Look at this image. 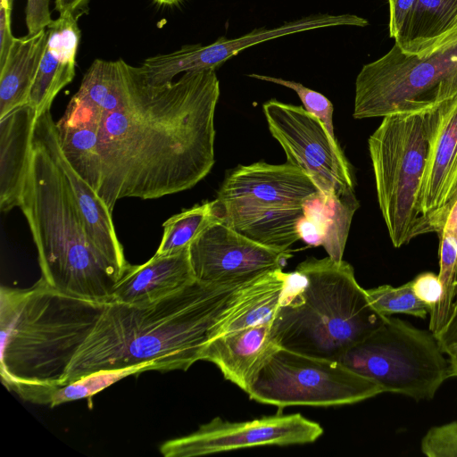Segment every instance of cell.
Masks as SVG:
<instances>
[{
  "label": "cell",
  "mask_w": 457,
  "mask_h": 457,
  "mask_svg": "<svg viewBox=\"0 0 457 457\" xmlns=\"http://www.w3.org/2000/svg\"><path fill=\"white\" fill-rule=\"evenodd\" d=\"M271 136L287 162L305 172L323 195L354 191L353 167L337 139L303 106L270 99L262 104Z\"/></svg>",
  "instance_id": "obj_10"
},
{
  "label": "cell",
  "mask_w": 457,
  "mask_h": 457,
  "mask_svg": "<svg viewBox=\"0 0 457 457\" xmlns=\"http://www.w3.org/2000/svg\"><path fill=\"white\" fill-rule=\"evenodd\" d=\"M257 278L230 283L195 280L145 306L107 302L62 386L95 371L145 363L162 372L187 370L201 361L216 327Z\"/></svg>",
  "instance_id": "obj_2"
},
{
  "label": "cell",
  "mask_w": 457,
  "mask_h": 457,
  "mask_svg": "<svg viewBox=\"0 0 457 457\" xmlns=\"http://www.w3.org/2000/svg\"><path fill=\"white\" fill-rule=\"evenodd\" d=\"M107 302L62 293L40 278L0 289V375L6 389L47 404Z\"/></svg>",
  "instance_id": "obj_4"
},
{
  "label": "cell",
  "mask_w": 457,
  "mask_h": 457,
  "mask_svg": "<svg viewBox=\"0 0 457 457\" xmlns=\"http://www.w3.org/2000/svg\"><path fill=\"white\" fill-rule=\"evenodd\" d=\"M456 31L457 0H417L395 44L405 54L425 55Z\"/></svg>",
  "instance_id": "obj_23"
},
{
  "label": "cell",
  "mask_w": 457,
  "mask_h": 457,
  "mask_svg": "<svg viewBox=\"0 0 457 457\" xmlns=\"http://www.w3.org/2000/svg\"><path fill=\"white\" fill-rule=\"evenodd\" d=\"M417 0H388L389 34L395 38L405 27Z\"/></svg>",
  "instance_id": "obj_32"
},
{
  "label": "cell",
  "mask_w": 457,
  "mask_h": 457,
  "mask_svg": "<svg viewBox=\"0 0 457 457\" xmlns=\"http://www.w3.org/2000/svg\"><path fill=\"white\" fill-rule=\"evenodd\" d=\"M49 3L50 0H27L25 21L28 33L46 29L52 21Z\"/></svg>",
  "instance_id": "obj_31"
},
{
  "label": "cell",
  "mask_w": 457,
  "mask_h": 457,
  "mask_svg": "<svg viewBox=\"0 0 457 457\" xmlns=\"http://www.w3.org/2000/svg\"><path fill=\"white\" fill-rule=\"evenodd\" d=\"M322 433L319 423L300 413L238 422L216 417L189 435L162 443L160 452L165 457H196L253 446L308 444Z\"/></svg>",
  "instance_id": "obj_11"
},
{
  "label": "cell",
  "mask_w": 457,
  "mask_h": 457,
  "mask_svg": "<svg viewBox=\"0 0 457 457\" xmlns=\"http://www.w3.org/2000/svg\"><path fill=\"white\" fill-rule=\"evenodd\" d=\"M36 117L35 111L27 104L0 119V210L3 212L18 207Z\"/></svg>",
  "instance_id": "obj_19"
},
{
  "label": "cell",
  "mask_w": 457,
  "mask_h": 457,
  "mask_svg": "<svg viewBox=\"0 0 457 457\" xmlns=\"http://www.w3.org/2000/svg\"><path fill=\"white\" fill-rule=\"evenodd\" d=\"M323 196L328 224L322 246L329 258L340 262L343 260L351 222L360 203L354 191L341 195Z\"/></svg>",
  "instance_id": "obj_26"
},
{
  "label": "cell",
  "mask_w": 457,
  "mask_h": 457,
  "mask_svg": "<svg viewBox=\"0 0 457 457\" xmlns=\"http://www.w3.org/2000/svg\"><path fill=\"white\" fill-rule=\"evenodd\" d=\"M455 82L457 31L425 55L405 54L395 44L357 75L353 116L383 118L428 105Z\"/></svg>",
  "instance_id": "obj_8"
},
{
  "label": "cell",
  "mask_w": 457,
  "mask_h": 457,
  "mask_svg": "<svg viewBox=\"0 0 457 457\" xmlns=\"http://www.w3.org/2000/svg\"><path fill=\"white\" fill-rule=\"evenodd\" d=\"M384 393L374 380L337 360L279 347L259 372L247 395L282 409L359 403Z\"/></svg>",
  "instance_id": "obj_9"
},
{
  "label": "cell",
  "mask_w": 457,
  "mask_h": 457,
  "mask_svg": "<svg viewBox=\"0 0 457 457\" xmlns=\"http://www.w3.org/2000/svg\"><path fill=\"white\" fill-rule=\"evenodd\" d=\"M272 320L230 331L210 340L201 360L214 363L227 380L246 394L261 370L280 347L273 338Z\"/></svg>",
  "instance_id": "obj_16"
},
{
  "label": "cell",
  "mask_w": 457,
  "mask_h": 457,
  "mask_svg": "<svg viewBox=\"0 0 457 457\" xmlns=\"http://www.w3.org/2000/svg\"><path fill=\"white\" fill-rule=\"evenodd\" d=\"M411 282L418 298L433 310L442 295V286L438 275L430 271L422 272Z\"/></svg>",
  "instance_id": "obj_30"
},
{
  "label": "cell",
  "mask_w": 457,
  "mask_h": 457,
  "mask_svg": "<svg viewBox=\"0 0 457 457\" xmlns=\"http://www.w3.org/2000/svg\"><path fill=\"white\" fill-rule=\"evenodd\" d=\"M428 457H457V420L430 428L420 441Z\"/></svg>",
  "instance_id": "obj_29"
},
{
  "label": "cell",
  "mask_w": 457,
  "mask_h": 457,
  "mask_svg": "<svg viewBox=\"0 0 457 457\" xmlns=\"http://www.w3.org/2000/svg\"><path fill=\"white\" fill-rule=\"evenodd\" d=\"M51 110L36 117L18 208L37 250L41 278L78 297L108 302L122 278L89 240L53 148Z\"/></svg>",
  "instance_id": "obj_3"
},
{
  "label": "cell",
  "mask_w": 457,
  "mask_h": 457,
  "mask_svg": "<svg viewBox=\"0 0 457 457\" xmlns=\"http://www.w3.org/2000/svg\"><path fill=\"white\" fill-rule=\"evenodd\" d=\"M220 206L222 222L261 245L289 251L288 248L299 240L296 226L303 216V207Z\"/></svg>",
  "instance_id": "obj_21"
},
{
  "label": "cell",
  "mask_w": 457,
  "mask_h": 457,
  "mask_svg": "<svg viewBox=\"0 0 457 457\" xmlns=\"http://www.w3.org/2000/svg\"><path fill=\"white\" fill-rule=\"evenodd\" d=\"M13 0H0V66L4 64L15 39L12 33Z\"/></svg>",
  "instance_id": "obj_33"
},
{
  "label": "cell",
  "mask_w": 457,
  "mask_h": 457,
  "mask_svg": "<svg viewBox=\"0 0 457 457\" xmlns=\"http://www.w3.org/2000/svg\"><path fill=\"white\" fill-rule=\"evenodd\" d=\"M456 295H457V294H456Z\"/></svg>",
  "instance_id": "obj_38"
},
{
  "label": "cell",
  "mask_w": 457,
  "mask_h": 457,
  "mask_svg": "<svg viewBox=\"0 0 457 457\" xmlns=\"http://www.w3.org/2000/svg\"><path fill=\"white\" fill-rule=\"evenodd\" d=\"M386 318L370 304L350 263L310 257L290 272L271 332L280 347L339 361Z\"/></svg>",
  "instance_id": "obj_5"
},
{
  "label": "cell",
  "mask_w": 457,
  "mask_h": 457,
  "mask_svg": "<svg viewBox=\"0 0 457 457\" xmlns=\"http://www.w3.org/2000/svg\"><path fill=\"white\" fill-rule=\"evenodd\" d=\"M195 281L188 247L170 254H154L144 264H130L114 286L108 302L134 306L149 305Z\"/></svg>",
  "instance_id": "obj_17"
},
{
  "label": "cell",
  "mask_w": 457,
  "mask_h": 457,
  "mask_svg": "<svg viewBox=\"0 0 457 457\" xmlns=\"http://www.w3.org/2000/svg\"><path fill=\"white\" fill-rule=\"evenodd\" d=\"M429 104L383 117L368 139L378 206L396 248L429 233L419 208L429 146Z\"/></svg>",
  "instance_id": "obj_6"
},
{
  "label": "cell",
  "mask_w": 457,
  "mask_h": 457,
  "mask_svg": "<svg viewBox=\"0 0 457 457\" xmlns=\"http://www.w3.org/2000/svg\"><path fill=\"white\" fill-rule=\"evenodd\" d=\"M247 76L253 79L272 82L294 90L299 96L305 111L317 118L327 129L329 136L333 139H336L333 125L334 108L332 103L325 96L304 87L299 82L255 73L248 74Z\"/></svg>",
  "instance_id": "obj_28"
},
{
  "label": "cell",
  "mask_w": 457,
  "mask_h": 457,
  "mask_svg": "<svg viewBox=\"0 0 457 457\" xmlns=\"http://www.w3.org/2000/svg\"><path fill=\"white\" fill-rule=\"evenodd\" d=\"M90 0H54V9L61 13L70 12L79 20L88 12Z\"/></svg>",
  "instance_id": "obj_35"
},
{
  "label": "cell",
  "mask_w": 457,
  "mask_h": 457,
  "mask_svg": "<svg viewBox=\"0 0 457 457\" xmlns=\"http://www.w3.org/2000/svg\"><path fill=\"white\" fill-rule=\"evenodd\" d=\"M366 293L373 308L386 317L403 313L425 319L432 311L415 295L411 281L396 287L390 285L378 286L366 289Z\"/></svg>",
  "instance_id": "obj_27"
},
{
  "label": "cell",
  "mask_w": 457,
  "mask_h": 457,
  "mask_svg": "<svg viewBox=\"0 0 457 457\" xmlns=\"http://www.w3.org/2000/svg\"><path fill=\"white\" fill-rule=\"evenodd\" d=\"M156 5L158 6H162V7H165V6H168V7H172V6H176L178 4H179L180 3H182L184 0H152Z\"/></svg>",
  "instance_id": "obj_37"
},
{
  "label": "cell",
  "mask_w": 457,
  "mask_h": 457,
  "mask_svg": "<svg viewBox=\"0 0 457 457\" xmlns=\"http://www.w3.org/2000/svg\"><path fill=\"white\" fill-rule=\"evenodd\" d=\"M46 32L45 52L28 104L37 117L51 110L57 94L73 80L81 36L78 19L70 12L61 13L52 20Z\"/></svg>",
  "instance_id": "obj_18"
},
{
  "label": "cell",
  "mask_w": 457,
  "mask_h": 457,
  "mask_svg": "<svg viewBox=\"0 0 457 457\" xmlns=\"http://www.w3.org/2000/svg\"><path fill=\"white\" fill-rule=\"evenodd\" d=\"M319 190L311 178L287 162L238 165L225 178L216 200L222 206L302 207Z\"/></svg>",
  "instance_id": "obj_15"
},
{
  "label": "cell",
  "mask_w": 457,
  "mask_h": 457,
  "mask_svg": "<svg viewBox=\"0 0 457 457\" xmlns=\"http://www.w3.org/2000/svg\"><path fill=\"white\" fill-rule=\"evenodd\" d=\"M46 38V29L15 37L5 62L0 66V119L29 104Z\"/></svg>",
  "instance_id": "obj_22"
},
{
  "label": "cell",
  "mask_w": 457,
  "mask_h": 457,
  "mask_svg": "<svg viewBox=\"0 0 457 457\" xmlns=\"http://www.w3.org/2000/svg\"><path fill=\"white\" fill-rule=\"evenodd\" d=\"M368 24L366 19L355 14L309 15L272 29H254L237 38L220 37L207 46L185 45L174 52L148 57L138 68L147 84L161 86L173 81L174 77L179 73L216 70L243 50L265 41L316 29L337 26L365 27Z\"/></svg>",
  "instance_id": "obj_12"
},
{
  "label": "cell",
  "mask_w": 457,
  "mask_h": 457,
  "mask_svg": "<svg viewBox=\"0 0 457 457\" xmlns=\"http://www.w3.org/2000/svg\"><path fill=\"white\" fill-rule=\"evenodd\" d=\"M149 370H155L151 363L95 371L54 389L48 396L47 404L53 408L68 402L90 399L96 394L126 377Z\"/></svg>",
  "instance_id": "obj_25"
},
{
  "label": "cell",
  "mask_w": 457,
  "mask_h": 457,
  "mask_svg": "<svg viewBox=\"0 0 457 457\" xmlns=\"http://www.w3.org/2000/svg\"><path fill=\"white\" fill-rule=\"evenodd\" d=\"M216 70L185 72L161 86L129 65L119 106L97 114L100 182L112 213L123 198L156 199L195 187L214 164Z\"/></svg>",
  "instance_id": "obj_1"
},
{
  "label": "cell",
  "mask_w": 457,
  "mask_h": 457,
  "mask_svg": "<svg viewBox=\"0 0 457 457\" xmlns=\"http://www.w3.org/2000/svg\"><path fill=\"white\" fill-rule=\"evenodd\" d=\"M215 221H222L220 206L216 199L171 216L162 224V240L154 254H170L189 247L195 237Z\"/></svg>",
  "instance_id": "obj_24"
},
{
  "label": "cell",
  "mask_w": 457,
  "mask_h": 457,
  "mask_svg": "<svg viewBox=\"0 0 457 457\" xmlns=\"http://www.w3.org/2000/svg\"><path fill=\"white\" fill-rule=\"evenodd\" d=\"M97 115L76 97L56 121L61 150L75 171L96 192L100 182Z\"/></svg>",
  "instance_id": "obj_20"
},
{
  "label": "cell",
  "mask_w": 457,
  "mask_h": 457,
  "mask_svg": "<svg viewBox=\"0 0 457 457\" xmlns=\"http://www.w3.org/2000/svg\"><path fill=\"white\" fill-rule=\"evenodd\" d=\"M339 361L384 393L416 401L431 400L450 378L448 359L433 333L391 316Z\"/></svg>",
  "instance_id": "obj_7"
},
{
  "label": "cell",
  "mask_w": 457,
  "mask_h": 457,
  "mask_svg": "<svg viewBox=\"0 0 457 457\" xmlns=\"http://www.w3.org/2000/svg\"><path fill=\"white\" fill-rule=\"evenodd\" d=\"M189 259L195 280L203 283L246 281L283 270L292 257L254 242L222 221L205 228L190 244Z\"/></svg>",
  "instance_id": "obj_14"
},
{
  "label": "cell",
  "mask_w": 457,
  "mask_h": 457,
  "mask_svg": "<svg viewBox=\"0 0 457 457\" xmlns=\"http://www.w3.org/2000/svg\"><path fill=\"white\" fill-rule=\"evenodd\" d=\"M445 354L448 356L450 378L457 377V345L449 348Z\"/></svg>",
  "instance_id": "obj_36"
},
{
  "label": "cell",
  "mask_w": 457,
  "mask_h": 457,
  "mask_svg": "<svg viewBox=\"0 0 457 457\" xmlns=\"http://www.w3.org/2000/svg\"><path fill=\"white\" fill-rule=\"evenodd\" d=\"M436 338L444 353L449 348L457 345V298L453 303L451 316L446 325L436 336Z\"/></svg>",
  "instance_id": "obj_34"
},
{
  "label": "cell",
  "mask_w": 457,
  "mask_h": 457,
  "mask_svg": "<svg viewBox=\"0 0 457 457\" xmlns=\"http://www.w3.org/2000/svg\"><path fill=\"white\" fill-rule=\"evenodd\" d=\"M428 121L429 146L419 208L429 233L439 236L457 199V82L430 103Z\"/></svg>",
  "instance_id": "obj_13"
}]
</instances>
